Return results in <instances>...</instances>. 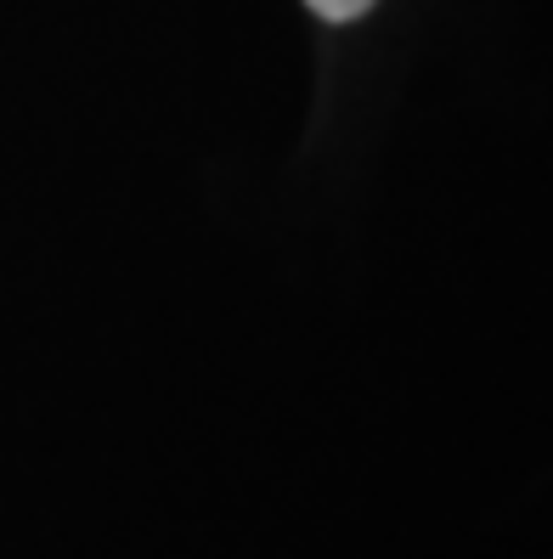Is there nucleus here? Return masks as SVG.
<instances>
[{"label":"nucleus","mask_w":553,"mask_h":559,"mask_svg":"<svg viewBox=\"0 0 553 559\" xmlns=\"http://www.w3.org/2000/svg\"><path fill=\"white\" fill-rule=\"evenodd\" d=\"M305 7H311L316 17H328V23H350V17L373 12V0H305Z\"/></svg>","instance_id":"f257e3e1"}]
</instances>
